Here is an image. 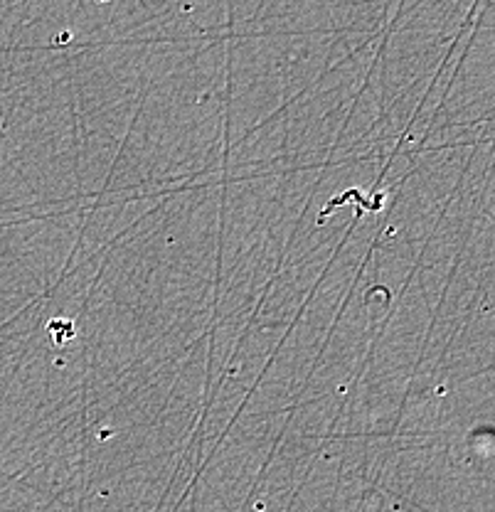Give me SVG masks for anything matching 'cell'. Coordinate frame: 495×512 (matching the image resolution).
<instances>
[]
</instances>
